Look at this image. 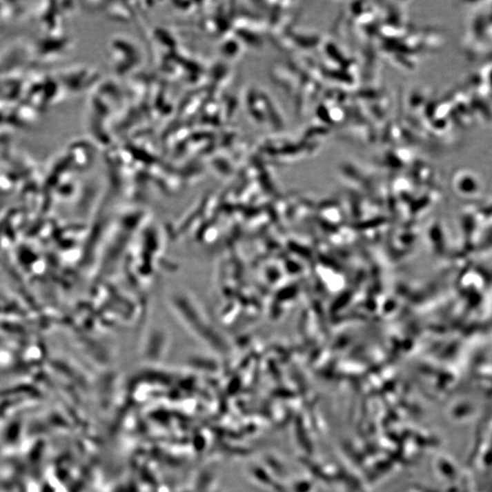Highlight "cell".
Returning a JSON list of instances; mask_svg holds the SVG:
<instances>
[{"instance_id": "obj_1", "label": "cell", "mask_w": 492, "mask_h": 492, "mask_svg": "<svg viewBox=\"0 0 492 492\" xmlns=\"http://www.w3.org/2000/svg\"><path fill=\"white\" fill-rule=\"evenodd\" d=\"M480 78L482 79L483 83L488 88L490 92L492 93V62L490 64L486 65L480 72Z\"/></svg>"}]
</instances>
